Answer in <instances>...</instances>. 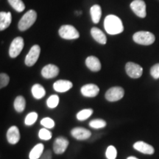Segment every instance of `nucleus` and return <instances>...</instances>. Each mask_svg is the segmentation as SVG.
<instances>
[{"label": "nucleus", "mask_w": 159, "mask_h": 159, "mask_svg": "<svg viewBox=\"0 0 159 159\" xmlns=\"http://www.w3.org/2000/svg\"><path fill=\"white\" fill-rule=\"evenodd\" d=\"M105 156L107 159H116L117 157L116 148L113 145L108 146L105 151Z\"/></svg>", "instance_id": "c756f323"}, {"label": "nucleus", "mask_w": 159, "mask_h": 159, "mask_svg": "<svg viewBox=\"0 0 159 159\" xmlns=\"http://www.w3.org/2000/svg\"><path fill=\"white\" fill-rule=\"evenodd\" d=\"M59 68L54 64H47L41 70V75L46 79H52L59 74Z\"/></svg>", "instance_id": "ddd939ff"}, {"label": "nucleus", "mask_w": 159, "mask_h": 159, "mask_svg": "<svg viewBox=\"0 0 159 159\" xmlns=\"http://www.w3.org/2000/svg\"><path fill=\"white\" fill-rule=\"evenodd\" d=\"M71 135L77 140L85 141L91 138V132L86 128L77 127V128L71 129Z\"/></svg>", "instance_id": "9b49d317"}, {"label": "nucleus", "mask_w": 159, "mask_h": 159, "mask_svg": "<svg viewBox=\"0 0 159 159\" xmlns=\"http://www.w3.org/2000/svg\"><path fill=\"white\" fill-rule=\"evenodd\" d=\"M130 8L138 17H146V3L143 0H134V1H133L130 3Z\"/></svg>", "instance_id": "9d476101"}, {"label": "nucleus", "mask_w": 159, "mask_h": 159, "mask_svg": "<svg viewBox=\"0 0 159 159\" xmlns=\"http://www.w3.org/2000/svg\"><path fill=\"white\" fill-rule=\"evenodd\" d=\"M7 140L9 144H16L19 142L21 139V135L18 127L11 126L7 131Z\"/></svg>", "instance_id": "4468645a"}, {"label": "nucleus", "mask_w": 159, "mask_h": 159, "mask_svg": "<svg viewBox=\"0 0 159 159\" xmlns=\"http://www.w3.org/2000/svg\"><path fill=\"white\" fill-rule=\"evenodd\" d=\"M69 142L66 137L60 136L55 139L53 143V151L55 154L61 155L64 153L69 147Z\"/></svg>", "instance_id": "6e6552de"}, {"label": "nucleus", "mask_w": 159, "mask_h": 159, "mask_svg": "<svg viewBox=\"0 0 159 159\" xmlns=\"http://www.w3.org/2000/svg\"><path fill=\"white\" fill-rule=\"evenodd\" d=\"M133 39L138 44L149 46L155 42L156 37L150 32L139 31L133 35Z\"/></svg>", "instance_id": "7ed1b4c3"}, {"label": "nucleus", "mask_w": 159, "mask_h": 159, "mask_svg": "<svg viewBox=\"0 0 159 159\" xmlns=\"http://www.w3.org/2000/svg\"><path fill=\"white\" fill-rule=\"evenodd\" d=\"M39 137L40 139L43 141H49L50 140L52 137V134L50 130H47V128H43L40 129L39 132Z\"/></svg>", "instance_id": "c85d7f7f"}, {"label": "nucleus", "mask_w": 159, "mask_h": 159, "mask_svg": "<svg viewBox=\"0 0 159 159\" xmlns=\"http://www.w3.org/2000/svg\"><path fill=\"white\" fill-rule=\"evenodd\" d=\"M41 125H42L43 128L47 129H52L55 127V121L53 120L52 119L49 118V117H45V118H43L41 120Z\"/></svg>", "instance_id": "7c9ffc66"}, {"label": "nucleus", "mask_w": 159, "mask_h": 159, "mask_svg": "<svg viewBox=\"0 0 159 159\" xmlns=\"http://www.w3.org/2000/svg\"><path fill=\"white\" fill-rule=\"evenodd\" d=\"M39 159H52V153L49 150H46Z\"/></svg>", "instance_id": "72a5a7b5"}, {"label": "nucleus", "mask_w": 159, "mask_h": 159, "mask_svg": "<svg viewBox=\"0 0 159 159\" xmlns=\"http://www.w3.org/2000/svg\"><path fill=\"white\" fill-rule=\"evenodd\" d=\"M13 107L16 111L18 113H21L25 111L26 107V100L22 96H18L15 99L13 102Z\"/></svg>", "instance_id": "5701e85b"}, {"label": "nucleus", "mask_w": 159, "mask_h": 159, "mask_svg": "<svg viewBox=\"0 0 159 159\" xmlns=\"http://www.w3.org/2000/svg\"><path fill=\"white\" fill-rule=\"evenodd\" d=\"M40 52H41V48L39 45H34L31 47L30 50L29 51L28 54L25 57V63L27 66H33L35 63L37 62L39 59Z\"/></svg>", "instance_id": "1a4fd4ad"}, {"label": "nucleus", "mask_w": 159, "mask_h": 159, "mask_svg": "<svg viewBox=\"0 0 159 159\" xmlns=\"http://www.w3.org/2000/svg\"><path fill=\"white\" fill-rule=\"evenodd\" d=\"M107 122H105L104 119H95L91 120L90 122H89V126L91 127V128L94 129H101L104 128L106 127Z\"/></svg>", "instance_id": "a878e982"}, {"label": "nucleus", "mask_w": 159, "mask_h": 159, "mask_svg": "<svg viewBox=\"0 0 159 159\" xmlns=\"http://www.w3.org/2000/svg\"><path fill=\"white\" fill-rule=\"evenodd\" d=\"M90 13L93 22L94 24L99 23L102 16V8L99 5H93L90 9Z\"/></svg>", "instance_id": "4be33fe9"}, {"label": "nucleus", "mask_w": 159, "mask_h": 159, "mask_svg": "<svg viewBox=\"0 0 159 159\" xmlns=\"http://www.w3.org/2000/svg\"><path fill=\"white\" fill-rule=\"evenodd\" d=\"M73 87L71 81L66 80H59L53 84V89L55 91L59 93H64L70 90Z\"/></svg>", "instance_id": "dca6fc26"}, {"label": "nucleus", "mask_w": 159, "mask_h": 159, "mask_svg": "<svg viewBox=\"0 0 159 159\" xmlns=\"http://www.w3.org/2000/svg\"><path fill=\"white\" fill-rule=\"evenodd\" d=\"M91 36L93 37L97 42H98L100 44H105L107 42L106 35L104 34V33L99 30L97 27H93L91 30Z\"/></svg>", "instance_id": "a211bd4d"}, {"label": "nucleus", "mask_w": 159, "mask_h": 159, "mask_svg": "<svg viewBox=\"0 0 159 159\" xmlns=\"http://www.w3.org/2000/svg\"><path fill=\"white\" fill-rule=\"evenodd\" d=\"M37 19V13L34 10H30L27 11L19 22V29L21 31H25L32 27Z\"/></svg>", "instance_id": "f03ea898"}, {"label": "nucleus", "mask_w": 159, "mask_h": 159, "mask_svg": "<svg viewBox=\"0 0 159 159\" xmlns=\"http://www.w3.org/2000/svg\"><path fill=\"white\" fill-rule=\"evenodd\" d=\"M85 65L92 71H99L101 69V63L95 56H89L85 60Z\"/></svg>", "instance_id": "f3484780"}, {"label": "nucleus", "mask_w": 159, "mask_h": 159, "mask_svg": "<svg viewBox=\"0 0 159 159\" xmlns=\"http://www.w3.org/2000/svg\"><path fill=\"white\" fill-rule=\"evenodd\" d=\"M10 82V77L5 73H1L0 75V88L3 89L8 85Z\"/></svg>", "instance_id": "2f4dec72"}, {"label": "nucleus", "mask_w": 159, "mask_h": 159, "mask_svg": "<svg viewBox=\"0 0 159 159\" xmlns=\"http://www.w3.org/2000/svg\"><path fill=\"white\" fill-rule=\"evenodd\" d=\"M12 21V16L10 12H3L0 13V30L3 31L11 25Z\"/></svg>", "instance_id": "6ab92c4d"}, {"label": "nucleus", "mask_w": 159, "mask_h": 159, "mask_svg": "<svg viewBox=\"0 0 159 159\" xmlns=\"http://www.w3.org/2000/svg\"><path fill=\"white\" fill-rule=\"evenodd\" d=\"M93 114V109L86 108L80 111L76 115L77 119L79 121H85Z\"/></svg>", "instance_id": "b1692460"}, {"label": "nucleus", "mask_w": 159, "mask_h": 159, "mask_svg": "<svg viewBox=\"0 0 159 159\" xmlns=\"http://www.w3.org/2000/svg\"><path fill=\"white\" fill-rule=\"evenodd\" d=\"M150 75L154 79L159 78V63H156L151 67Z\"/></svg>", "instance_id": "473e14b6"}, {"label": "nucleus", "mask_w": 159, "mask_h": 159, "mask_svg": "<svg viewBox=\"0 0 159 159\" xmlns=\"http://www.w3.org/2000/svg\"><path fill=\"white\" fill-rule=\"evenodd\" d=\"M43 150H44V145L42 143L37 144L35 146L32 148L29 153L30 159H39L43 153Z\"/></svg>", "instance_id": "aec40b11"}, {"label": "nucleus", "mask_w": 159, "mask_h": 159, "mask_svg": "<svg viewBox=\"0 0 159 159\" xmlns=\"http://www.w3.org/2000/svg\"><path fill=\"white\" fill-rule=\"evenodd\" d=\"M59 97L56 94H52L47 99V105L49 108H55L59 104Z\"/></svg>", "instance_id": "cd10ccee"}, {"label": "nucleus", "mask_w": 159, "mask_h": 159, "mask_svg": "<svg viewBox=\"0 0 159 159\" xmlns=\"http://www.w3.org/2000/svg\"><path fill=\"white\" fill-rule=\"evenodd\" d=\"M127 159H139V158H137L136 157H134V156H129Z\"/></svg>", "instance_id": "f704fd0d"}, {"label": "nucleus", "mask_w": 159, "mask_h": 159, "mask_svg": "<svg viewBox=\"0 0 159 159\" xmlns=\"http://www.w3.org/2000/svg\"><path fill=\"white\" fill-rule=\"evenodd\" d=\"M125 90L122 87L115 86L109 89L105 94V97L108 102H117L123 98Z\"/></svg>", "instance_id": "39448f33"}, {"label": "nucleus", "mask_w": 159, "mask_h": 159, "mask_svg": "<svg viewBox=\"0 0 159 159\" xmlns=\"http://www.w3.org/2000/svg\"><path fill=\"white\" fill-rule=\"evenodd\" d=\"M7 2L15 11L19 13L25 9V5L22 0H7Z\"/></svg>", "instance_id": "393cba45"}, {"label": "nucleus", "mask_w": 159, "mask_h": 159, "mask_svg": "<svg viewBox=\"0 0 159 159\" xmlns=\"http://www.w3.org/2000/svg\"><path fill=\"white\" fill-rule=\"evenodd\" d=\"M25 42L24 39L21 37H16L13 40L11 43V47L9 49V55L11 58H15L22 51Z\"/></svg>", "instance_id": "423d86ee"}, {"label": "nucleus", "mask_w": 159, "mask_h": 159, "mask_svg": "<svg viewBox=\"0 0 159 159\" xmlns=\"http://www.w3.org/2000/svg\"><path fill=\"white\" fill-rule=\"evenodd\" d=\"M134 148L143 154L152 155L155 152V149L152 145L142 142V141H139V142H135L134 144Z\"/></svg>", "instance_id": "2eb2a0df"}, {"label": "nucleus", "mask_w": 159, "mask_h": 159, "mask_svg": "<svg viewBox=\"0 0 159 159\" xmlns=\"http://www.w3.org/2000/svg\"><path fill=\"white\" fill-rule=\"evenodd\" d=\"M125 71L131 78L137 79L143 74V69L140 65L134 62H128L125 65Z\"/></svg>", "instance_id": "0eeeda50"}, {"label": "nucleus", "mask_w": 159, "mask_h": 159, "mask_svg": "<svg viewBox=\"0 0 159 159\" xmlns=\"http://www.w3.org/2000/svg\"><path fill=\"white\" fill-rule=\"evenodd\" d=\"M58 33L62 39L66 40L77 39L80 37V33L77 29L69 25L61 26L58 30Z\"/></svg>", "instance_id": "20e7f679"}, {"label": "nucleus", "mask_w": 159, "mask_h": 159, "mask_svg": "<svg viewBox=\"0 0 159 159\" xmlns=\"http://www.w3.org/2000/svg\"><path fill=\"white\" fill-rule=\"evenodd\" d=\"M105 31L109 35H117L124 30L122 20L115 15H108L105 17L104 21Z\"/></svg>", "instance_id": "f257e3e1"}, {"label": "nucleus", "mask_w": 159, "mask_h": 159, "mask_svg": "<svg viewBox=\"0 0 159 159\" xmlns=\"http://www.w3.org/2000/svg\"><path fill=\"white\" fill-rule=\"evenodd\" d=\"M80 92L83 96L86 97H95L98 95L99 88L97 85L93 83L84 85L80 89Z\"/></svg>", "instance_id": "f8f14e48"}, {"label": "nucleus", "mask_w": 159, "mask_h": 159, "mask_svg": "<svg viewBox=\"0 0 159 159\" xmlns=\"http://www.w3.org/2000/svg\"><path fill=\"white\" fill-rule=\"evenodd\" d=\"M31 92L33 97L36 99H41L46 95L45 89L41 84L36 83L32 86Z\"/></svg>", "instance_id": "412c9836"}, {"label": "nucleus", "mask_w": 159, "mask_h": 159, "mask_svg": "<svg viewBox=\"0 0 159 159\" xmlns=\"http://www.w3.org/2000/svg\"><path fill=\"white\" fill-rule=\"evenodd\" d=\"M39 115L36 112L33 111V112H30L27 115L25 119V123L27 126H31V125H34L35 122L37 121Z\"/></svg>", "instance_id": "bb28decb"}]
</instances>
